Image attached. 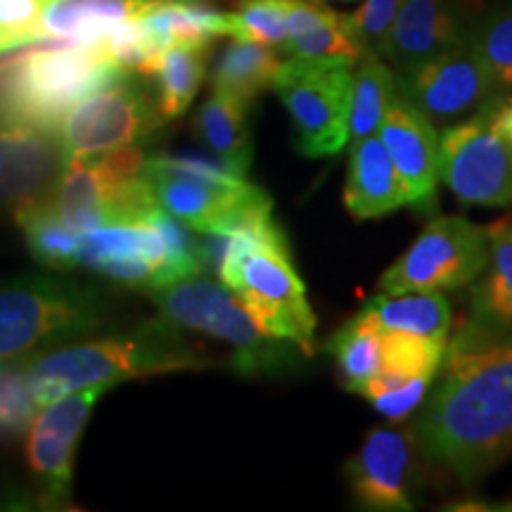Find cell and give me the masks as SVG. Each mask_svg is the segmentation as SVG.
Listing matches in <instances>:
<instances>
[{"mask_svg": "<svg viewBox=\"0 0 512 512\" xmlns=\"http://www.w3.org/2000/svg\"><path fill=\"white\" fill-rule=\"evenodd\" d=\"M420 456L477 482L512 456V342L458 332L444 356V377L413 425Z\"/></svg>", "mask_w": 512, "mask_h": 512, "instance_id": "cell-1", "label": "cell"}, {"mask_svg": "<svg viewBox=\"0 0 512 512\" xmlns=\"http://www.w3.org/2000/svg\"><path fill=\"white\" fill-rule=\"evenodd\" d=\"M223 238L216 275L230 287L266 335L285 339L302 354L316 349V313L294 268L283 228L273 216Z\"/></svg>", "mask_w": 512, "mask_h": 512, "instance_id": "cell-2", "label": "cell"}, {"mask_svg": "<svg viewBox=\"0 0 512 512\" xmlns=\"http://www.w3.org/2000/svg\"><path fill=\"white\" fill-rule=\"evenodd\" d=\"M207 366L200 356L183 342L171 320H152L131 335L91 339H76L69 347L48 349L46 354H31L27 358V373L31 392L38 406L62 399L98 384H114L133 377L178 373Z\"/></svg>", "mask_w": 512, "mask_h": 512, "instance_id": "cell-3", "label": "cell"}, {"mask_svg": "<svg viewBox=\"0 0 512 512\" xmlns=\"http://www.w3.org/2000/svg\"><path fill=\"white\" fill-rule=\"evenodd\" d=\"M126 76L100 41L50 43L0 62V121L60 128L76 102Z\"/></svg>", "mask_w": 512, "mask_h": 512, "instance_id": "cell-4", "label": "cell"}, {"mask_svg": "<svg viewBox=\"0 0 512 512\" xmlns=\"http://www.w3.org/2000/svg\"><path fill=\"white\" fill-rule=\"evenodd\" d=\"M143 174L159 207L200 235H230L273 216L271 197L216 159L145 157Z\"/></svg>", "mask_w": 512, "mask_h": 512, "instance_id": "cell-5", "label": "cell"}, {"mask_svg": "<svg viewBox=\"0 0 512 512\" xmlns=\"http://www.w3.org/2000/svg\"><path fill=\"white\" fill-rule=\"evenodd\" d=\"M105 318L98 292L60 275H22L0 283V361L76 342Z\"/></svg>", "mask_w": 512, "mask_h": 512, "instance_id": "cell-6", "label": "cell"}, {"mask_svg": "<svg viewBox=\"0 0 512 512\" xmlns=\"http://www.w3.org/2000/svg\"><path fill=\"white\" fill-rule=\"evenodd\" d=\"M166 320L176 328L209 335L233 347V368L242 375H264L292 363L294 344L266 335L249 316L238 294L221 280L195 273L150 290Z\"/></svg>", "mask_w": 512, "mask_h": 512, "instance_id": "cell-7", "label": "cell"}, {"mask_svg": "<svg viewBox=\"0 0 512 512\" xmlns=\"http://www.w3.org/2000/svg\"><path fill=\"white\" fill-rule=\"evenodd\" d=\"M356 62L342 57L280 64L273 88L292 119L297 150L304 157H335L349 143L351 81Z\"/></svg>", "mask_w": 512, "mask_h": 512, "instance_id": "cell-8", "label": "cell"}, {"mask_svg": "<svg viewBox=\"0 0 512 512\" xmlns=\"http://www.w3.org/2000/svg\"><path fill=\"white\" fill-rule=\"evenodd\" d=\"M489 242L465 216H439L380 278L382 294L444 292L470 285L484 273Z\"/></svg>", "mask_w": 512, "mask_h": 512, "instance_id": "cell-9", "label": "cell"}, {"mask_svg": "<svg viewBox=\"0 0 512 512\" xmlns=\"http://www.w3.org/2000/svg\"><path fill=\"white\" fill-rule=\"evenodd\" d=\"M162 119L150 93L126 74L76 102L64 114L60 136L67 155H100L143 143Z\"/></svg>", "mask_w": 512, "mask_h": 512, "instance_id": "cell-10", "label": "cell"}, {"mask_svg": "<svg viewBox=\"0 0 512 512\" xmlns=\"http://www.w3.org/2000/svg\"><path fill=\"white\" fill-rule=\"evenodd\" d=\"M439 181L465 204H512V143L479 112L448 126L439 138Z\"/></svg>", "mask_w": 512, "mask_h": 512, "instance_id": "cell-11", "label": "cell"}, {"mask_svg": "<svg viewBox=\"0 0 512 512\" xmlns=\"http://www.w3.org/2000/svg\"><path fill=\"white\" fill-rule=\"evenodd\" d=\"M399 93L432 124H453L470 117L496 98V88L479 57L472 36L401 74Z\"/></svg>", "mask_w": 512, "mask_h": 512, "instance_id": "cell-12", "label": "cell"}, {"mask_svg": "<svg viewBox=\"0 0 512 512\" xmlns=\"http://www.w3.org/2000/svg\"><path fill=\"white\" fill-rule=\"evenodd\" d=\"M347 479L363 510H413L420 486V446L413 430L373 427L366 432L347 463Z\"/></svg>", "mask_w": 512, "mask_h": 512, "instance_id": "cell-13", "label": "cell"}, {"mask_svg": "<svg viewBox=\"0 0 512 512\" xmlns=\"http://www.w3.org/2000/svg\"><path fill=\"white\" fill-rule=\"evenodd\" d=\"M107 389L112 387L98 384V387L79 389V392L50 401L31 422L27 439L29 467L34 472L38 489L50 505L69 503L76 444H79L95 403Z\"/></svg>", "mask_w": 512, "mask_h": 512, "instance_id": "cell-14", "label": "cell"}, {"mask_svg": "<svg viewBox=\"0 0 512 512\" xmlns=\"http://www.w3.org/2000/svg\"><path fill=\"white\" fill-rule=\"evenodd\" d=\"M67 150L60 128L0 121V214L50 202L60 183Z\"/></svg>", "mask_w": 512, "mask_h": 512, "instance_id": "cell-15", "label": "cell"}, {"mask_svg": "<svg viewBox=\"0 0 512 512\" xmlns=\"http://www.w3.org/2000/svg\"><path fill=\"white\" fill-rule=\"evenodd\" d=\"M79 266L91 268L128 287H147V290L178 280L162 233L143 221L95 228L81 235Z\"/></svg>", "mask_w": 512, "mask_h": 512, "instance_id": "cell-16", "label": "cell"}, {"mask_svg": "<svg viewBox=\"0 0 512 512\" xmlns=\"http://www.w3.org/2000/svg\"><path fill=\"white\" fill-rule=\"evenodd\" d=\"M380 373L368 382L363 396L384 418L403 420L425 401L446 356V339L380 332Z\"/></svg>", "mask_w": 512, "mask_h": 512, "instance_id": "cell-17", "label": "cell"}, {"mask_svg": "<svg viewBox=\"0 0 512 512\" xmlns=\"http://www.w3.org/2000/svg\"><path fill=\"white\" fill-rule=\"evenodd\" d=\"M377 136L399 171L408 207L432 209L439 183V136L432 121L399 93Z\"/></svg>", "mask_w": 512, "mask_h": 512, "instance_id": "cell-18", "label": "cell"}, {"mask_svg": "<svg viewBox=\"0 0 512 512\" xmlns=\"http://www.w3.org/2000/svg\"><path fill=\"white\" fill-rule=\"evenodd\" d=\"M465 34L453 0H403L380 55L406 74Z\"/></svg>", "mask_w": 512, "mask_h": 512, "instance_id": "cell-19", "label": "cell"}, {"mask_svg": "<svg viewBox=\"0 0 512 512\" xmlns=\"http://www.w3.org/2000/svg\"><path fill=\"white\" fill-rule=\"evenodd\" d=\"M489 261L484 278L472 292L467 330L494 342H512V216L484 228Z\"/></svg>", "mask_w": 512, "mask_h": 512, "instance_id": "cell-20", "label": "cell"}, {"mask_svg": "<svg viewBox=\"0 0 512 512\" xmlns=\"http://www.w3.org/2000/svg\"><path fill=\"white\" fill-rule=\"evenodd\" d=\"M344 204L356 221L382 219L408 207V192L377 133L351 143Z\"/></svg>", "mask_w": 512, "mask_h": 512, "instance_id": "cell-21", "label": "cell"}, {"mask_svg": "<svg viewBox=\"0 0 512 512\" xmlns=\"http://www.w3.org/2000/svg\"><path fill=\"white\" fill-rule=\"evenodd\" d=\"M164 0H50L38 43H95L128 19L143 17Z\"/></svg>", "mask_w": 512, "mask_h": 512, "instance_id": "cell-22", "label": "cell"}, {"mask_svg": "<svg viewBox=\"0 0 512 512\" xmlns=\"http://www.w3.org/2000/svg\"><path fill=\"white\" fill-rule=\"evenodd\" d=\"M283 50L299 60L342 57L358 62L363 57V48L351 34L347 15L306 0H287V38Z\"/></svg>", "mask_w": 512, "mask_h": 512, "instance_id": "cell-23", "label": "cell"}, {"mask_svg": "<svg viewBox=\"0 0 512 512\" xmlns=\"http://www.w3.org/2000/svg\"><path fill=\"white\" fill-rule=\"evenodd\" d=\"M356 316L377 332L446 339L451 330V304L441 292L377 294Z\"/></svg>", "mask_w": 512, "mask_h": 512, "instance_id": "cell-24", "label": "cell"}, {"mask_svg": "<svg viewBox=\"0 0 512 512\" xmlns=\"http://www.w3.org/2000/svg\"><path fill=\"white\" fill-rule=\"evenodd\" d=\"M195 136L211 157L235 174L247 176L254 145L247 124V102L226 93H211L195 117Z\"/></svg>", "mask_w": 512, "mask_h": 512, "instance_id": "cell-25", "label": "cell"}, {"mask_svg": "<svg viewBox=\"0 0 512 512\" xmlns=\"http://www.w3.org/2000/svg\"><path fill=\"white\" fill-rule=\"evenodd\" d=\"M396 74L377 53H363L351 81L349 143L375 136L396 98Z\"/></svg>", "mask_w": 512, "mask_h": 512, "instance_id": "cell-26", "label": "cell"}, {"mask_svg": "<svg viewBox=\"0 0 512 512\" xmlns=\"http://www.w3.org/2000/svg\"><path fill=\"white\" fill-rule=\"evenodd\" d=\"M207 48L197 43H171L159 55L150 76L157 81V105L164 119H176L188 110L207 72Z\"/></svg>", "mask_w": 512, "mask_h": 512, "instance_id": "cell-27", "label": "cell"}, {"mask_svg": "<svg viewBox=\"0 0 512 512\" xmlns=\"http://www.w3.org/2000/svg\"><path fill=\"white\" fill-rule=\"evenodd\" d=\"M280 57L271 46L261 43L235 41L223 50L214 69V91L226 93L230 98L252 102L261 91L273 86L280 69Z\"/></svg>", "mask_w": 512, "mask_h": 512, "instance_id": "cell-28", "label": "cell"}, {"mask_svg": "<svg viewBox=\"0 0 512 512\" xmlns=\"http://www.w3.org/2000/svg\"><path fill=\"white\" fill-rule=\"evenodd\" d=\"M143 19L166 48L171 43L209 46L214 38L226 36V15L204 8L195 0H164L145 12Z\"/></svg>", "mask_w": 512, "mask_h": 512, "instance_id": "cell-29", "label": "cell"}, {"mask_svg": "<svg viewBox=\"0 0 512 512\" xmlns=\"http://www.w3.org/2000/svg\"><path fill=\"white\" fill-rule=\"evenodd\" d=\"M15 221L22 228L31 254L43 266L53 268V271H69V268L79 266L81 235L64 226L53 207V200L19 211Z\"/></svg>", "mask_w": 512, "mask_h": 512, "instance_id": "cell-30", "label": "cell"}, {"mask_svg": "<svg viewBox=\"0 0 512 512\" xmlns=\"http://www.w3.org/2000/svg\"><path fill=\"white\" fill-rule=\"evenodd\" d=\"M330 351L337 361L339 380L349 392L363 394L368 382L380 373V332L358 316L337 330V335L330 342Z\"/></svg>", "mask_w": 512, "mask_h": 512, "instance_id": "cell-31", "label": "cell"}, {"mask_svg": "<svg viewBox=\"0 0 512 512\" xmlns=\"http://www.w3.org/2000/svg\"><path fill=\"white\" fill-rule=\"evenodd\" d=\"M27 358L0 361V441L22 437L36 418L38 403L29 384Z\"/></svg>", "mask_w": 512, "mask_h": 512, "instance_id": "cell-32", "label": "cell"}, {"mask_svg": "<svg viewBox=\"0 0 512 512\" xmlns=\"http://www.w3.org/2000/svg\"><path fill=\"white\" fill-rule=\"evenodd\" d=\"M226 36L283 48L287 38V0H247L238 12L226 15Z\"/></svg>", "mask_w": 512, "mask_h": 512, "instance_id": "cell-33", "label": "cell"}, {"mask_svg": "<svg viewBox=\"0 0 512 512\" xmlns=\"http://www.w3.org/2000/svg\"><path fill=\"white\" fill-rule=\"evenodd\" d=\"M100 43L105 48L107 57L119 69H124V72H140L147 76H150L152 67L157 64L159 55L166 50L164 43L147 27L143 17L121 22L110 34L102 36Z\"/></svg>", "mask_w": 512, "mask_h": 512, "instance_id": "cell-34", "label": "cell"}, {"mask_svg": "<svg viewBox=\"0 0 512 512\" xmlns=\"http://www.w3.org/2000/svg\"><path fill=\"white\" fill-rule=\"evenodd\" d=\"M472 43H475L479 57H482L486 72L491 76L496 93L512 91V5L510 8L496 10L494 15L484 19L479 27L472 31Z\"/></svg>", "mask_w": 512, "mask_h": 512, "instance_id": "cell-35", "label": "cell"}, {"mask_svg": "<svg viewBox=\"0 0 512 512\" xmlns=\"http://www.w3.org/2000/svg\"><path fill=\"white\" fill-rule=\"evenodd\" d=\"M401 3L403 0H366L356 12L347 15L351 34L363 48V53H382Z\"/></svg>", "mask_w": 512, "mask_h": 512, "instance_id": "cell-36", "label": "cell"}, {"mask_svg": "<svg viewBox=\"0 0 512 512\" xmlns=\"http://www.w3.org/2000/svg\"><path fill=\"white\" fill-rule=\"evenodd\" d=\"M50 0H0V29L10 38L12 48L38 43L41 17Z\"/></svg>", "mask_w": 512, "mask_h": 512, "instance_id": "cell-37", "label": "cell"}, {"mask_svg": "<svg viewBox=\"0 0 512 512\" xmlns=\"http://www.w3.org/2000/svg\"><path fill=\"white\" fill-rule=\"evenodd\" d=\"M479 114L486 119L498 136L512 143V98H503V95H496L489 105H484Z\"/></svg>", "mask_w": 512, "mask_h": 512, "instance_id": "cell-38", "label": "cell"}, {"mask_svg": "<svg viewBox=\"0 0 512 512\" xmlns=\"http://www.w3.org/2000/svg\"><path fill=\"white\" fill-rule=\"evenodd\" d=\"M8 50H15L12 48V43H10V38L5 36V31L0 29V53H8Z\"/></svg>", "mask_w": 512, "mask_h": 512, "instance_id": "cell-39", "label": "cell"}, {"mask_svg": "<svg viewBox=\"0 0 512 512\" xmlns=\"http://www.w3.org/2000/svg\"><path fill=\"white\" fill-rule=\"evenodd\" d=\"M456 3V0H453ZM458 3H465V5H482L484 0H458Z\"/></svg>", "mask_w": 512, "mask_h": 512, "instance_id": "cell-40", "label": "cell"}, {"mask_svg": "<svg viewBox=\"0 0 512 512\" xmlns=\"http://www.w3.org/2000/svg\"><path fill=\"white\" fill-rule=\"evenodd\" d=\"M501 510H512V498H510V501H508V505H503Z\"/></svg>", "mask_w": 512, "mask_h": 512, "instance_id": "cell-41", "label": "cell"}]
</instances>
